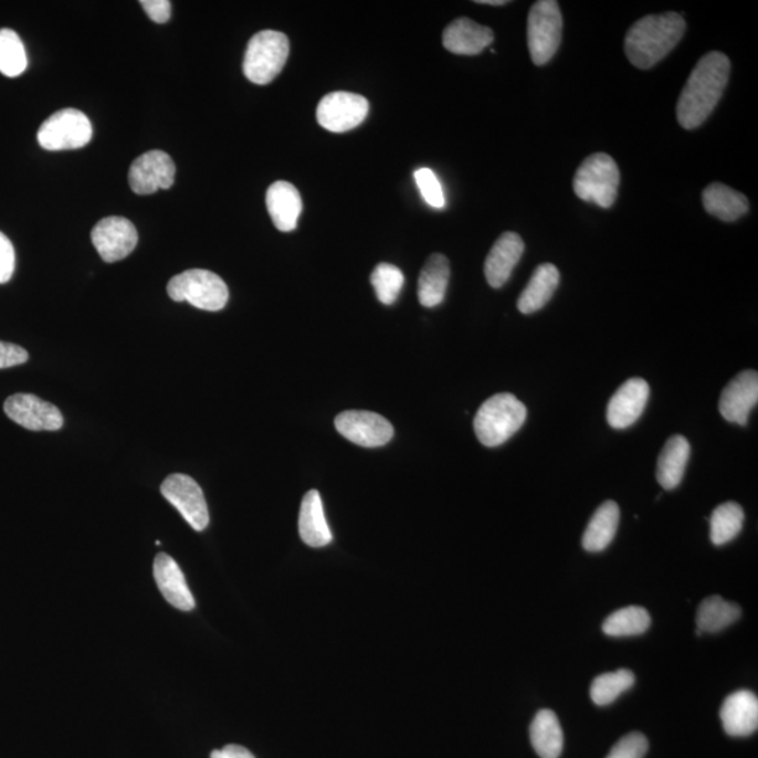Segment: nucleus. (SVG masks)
Segmentation results:
<instances>
[{"instance_id": "obj_21", "label": "nucleus", "mask_w": 758, "mask_h": 758, "mask_svg": "<svg viewBox=\"0 0 758 758\" xmlns=\"http://www.w3.org/2000/svg\"><path fill=\"white\" fill-rule=\"evenodd\" d=\"M266 204L274 227L282 232L294 231L303 212V199L288 181H275L269 187Z\"/></svg>"}, {"instance_id": "obj_4", "label": "nucleus", "mask_w": 758, "mask_h": 758, "mask_svg": "<svg viewBox=\"0 0 758 758\" xmlns=\"http://www.w3.org/2000/svg\"><path fill=\"white\" fill-rule=\"evenodd\" d=\"M289 55L287 35L280 31L264 30L249 41L243 74L256 85H267L282 74Z\"/></svg>"}, {"instance_id": "obj_17", "label": "nucleus", "mask_w": 758, "mask_h": 758, "mask_svg": "<svg viewBox=\"0 0 758 758\" xmlns=\"http://www.w3.org/2000/svg\"><path fill=\"white\" fill-rule=\"evenodd\" d=\"M523 253L524 241L517 233L505 232L497 239L485 262V275L491 287L501 288L508 282Z\"/></svg>"}, {"instance_id": "obj_23", "label": "nucleus", "mask_w": 758, "mask_h": 758, "mask_svg": "<svg viewBox=\"0 0 758 758\" xmlns=\"http://www.w3.org/2000/svg\"><path fill=\"white\" fill-rule=\"evenodd\" d=\"M689 453L688 440L684 435H673L664 444L657 461V482L664 491H673L682 484L685 469H687Z\"/></svg>"}, {"instance_id": "obj_2", "label": "nucleus", "mask_w": 758, "mask_h": 758, "mask_svg": "<svg viewBox=\"0 0 758 758\" xmlns=\"http://www.w3.org/2000/svg\"><path fill=\"white\" fill-rule=\"evenodd\" d=\"M685 20L677 13L645 15L628 30L625 54L633 66L651 70L683 39Z\"/></svg>"}, {"instance_id": "obj_38", "label": "nucleus", "mask_w": 758, "mask_h": 758, "mask_svg": "<svg viewBox=\"0 0 758 758\" xmlns=\"http://www.w3.org/2000/svg\"><path fill=\"white\" fill-rule=\"evenodd\" d=\"M29 360V352L13 343L0 341V370L22 366Z\"/></svg>"}, {"instance_id": "obj_29", "label": "nucleus", "mask_w": 758, "mask_h": 758, "mask_svg": "<svg viewBox=\"0 0 758 758\" xmlns=\"http://www.w3.org/2000/svg\"><path fill=\"white\" fill-rule=\"evenodd\" d=\"M741 617V609L735 602L722 599L720 596H713L701 602L697 611V633H716L724 631L725 628L735 624Z\"/></svg>"}, {"instance_id": "obj_35", "label": "nucleus", "mask_w": 758, "mask_h": 758, "mask_svg": "<svg viewBox=\"0 0 758 758\" xmlns=\"http://www.w3.org/2000/svg\"><path fill=\"white\" fill-rule=\"evenodd\" d=\"M414 180L422 193L423 200L433 209H443L445 197L438 176L432 169L422 168L414 171Z\"/></svg>"}, {"instance_id": "obj_14", "label": "nucleus", "mask_w": 758, "mask_h": 758, "mask_svg": "<svg viewBox=\"0 0 758 758\" xmlns=\"http://www.w3.org/2000/svg\"><path fill=\"white\" fill-rule=\"evenodd\" d=\"M92 242L103 261L116 263L133 253L138 243V232L127 218H103L93 228Z\"/></svg>"}, {"instance_id": "obj_31", "label": "nucleus", "mask_w": 758, "mask_h": 758, "mask_svg": "<svg viewBox=\"0 0 758 758\" xmlns=\"http://www.w3.org/2000/svg\"><path fill=\"white\" fill-rule=\"evenodd\" d=\"M652 618L648 610L642 607L630 606L621 609L607 617L602 631L606 635L622 638L636 636L646 632L651 627Z\"/></svg>"}, {"instance_id": "obj_8", "label": "nucleus", "mask_w": 758, "mask_h": 758, "mask_svg": "<svg viewBox=\"0 0 758 758\" xmlns=\"http://www.w3.org/2000/svg\"><path fill=\"white\" fill-rule=\"evenodd\" d=\"M93 135L90 118L75 108H65L45 119L38 139L46 150H67L86 147Z\"/></svg>"}, {"instance_id": "obj_6", "label": "nucleus", "mask_w": 758, "mask_h": 758, "mask_svg": "<svg viewBox=\"0 0 758 758\" xmlns=\"http://www.w3.org/2000/svg\"><path fill=\"white\" fill-rule=\"evenodd\" d=\"M620 179L615 160L607 154H594L576 171L573 190L580 200L610 209L617 200Z\"/></svg>"}, {"instance_id": "obj_10", "label": "nucleus", "mask_w": 758, "mask_h": 758, "mask_svg": "<svg viewBox=\"0 0 758 758\" xmlns=\"http://www.w3.org/2000/svg\"><path fill=\"white\" fill-rule=\"evenodd\" d=\"M160 492L171 506L178 508L185 520L196 531H202L209 527V506H207L204 493L193 477L183 474L170 475L160 486Z\"/></svg>"}, {"instance_id": "obj_11", "label": "nucleus", "mask_w": 758, "mask_h": 758, "mask_svg": "<svg viewBox=\"0 0 758 758\" xmlns=\"http://www.w3.org/2000/svg\"><path fill=\"white\" fill-rule=\"evenodd\" d=\"M335 425L343 438L367 449L386 445L393 438L392 424L367 410H347L336 418Z\"/></svg>"}, {"instance_id": "obj_28", "label": "nucleus", "mask_w": 758, "mask_h": 758, "mask_svg": "<svg viewBox=\"0 0 758 758\" xmlns=\"http://www.w3.org/2000/svg\"><path fill=\"white\" fill-rule=\"evenodd\" d=\"M531 745L541 758H559L564 750V731L558 716L549 709L539 710L529 728Z\"/></svg>"}, {"instance_id": "obj_13", "label": "nucleus", "mask_w": 758, "mask_h": 758, "mask_svg": "<svg viewBox=\"0 0 758 758\" xmlns=\"http://www.w3.org/2000/svg\"><path fill=\"white\" fill-rule=\"evenodd\" d=\"M173 159L164 150H149L134 160L128 181L135 194L148 196L158 190H168L175 183Z\"/></svg>"}, {"instance_id": "obj_39", "label": "nucleus", "mask_w": 758, "mask_h": 758, "mask_svg": "<svg viewBox=\"0 0 758 758\" xmlns=\"http://www.w3.org/2000/svg\"><path fill=\"white\" fill-rule=\"evenodd\" d=\"M141 7L155 23L164 24L170 19L171 3L169 0H143Z\"/></svg>"}, {"instance_id": "obj_37", "label": "nucleus", "mask_w": 758, "mask_h": 758, "mask_svg": "<svg viewBox=\"0 0 758 758\" xmlns=\"http://www.w3.org/2000/svg\"><path fill=\"white\" fill-rule=\"evenodd\" d=\"M15 252L10 239L0 232V284L8 283L14 273Z\"/></svg>"}, {"instance_id": "obj_27", "label": "nucleus", "mask_w": 758, "mask_h": 758, "mask_svg": "<svg viewBox=\"0 0 758 758\" xmlns=\"http://www.w3.org/2000/svg\"><path fill=\"white\" fill-rule=\"evenodd\" d=\"M620 524V507L615 502L607 501L597 508L583 534V548L588 552H601L615 538Z\"/></svg>"}, {"instance_id": "obj_20", "label": "nucleus", "mask_w": 758, "mask_h": 758, "mask_svg": "<svg viewBox=\"0 0 758 758\" xmlns=\"http://www.w3.org/2000/svg\"><path fill=\"white\" fill-rule=\"evenodd\" d=\"M154 576L160 593L175 609L191 611L196 607L193 594L186 583L180 566L169 555L159 554L154 562Z\"/></svg>"}, {"instance_id": "obj_19", "label": "nucleus", "mask_w": 758, "mask_h": 758, "mask_svg": "<svg viewBox=\"0 0 758 758\" xmlns=\"http://www.w3.org/2000/svg\"><path fill=\"white\" fill-rule=\"evenodd\" d=\"M495 40L492 29L481 25L469 18H460L446 25L443 45L456 55H477Z\"/></svg>"}, {"instance_id": "obj_7", "label": "nucleus", "mask_w": 758, "mask_h": 758, "mask_svg": "<svg viewBox=\"0 0 758 758\" xmlns=\"http://www.w3.org/2000/svg\"><path fill=\"white\" fill-rule=\"evenodd\" d=\"M564 19L559 3L555 0H539L529 10L527 44L534 64H548L562 41Z\"/></svg>"}, {"instance_id": "obj_9", "label": "nucleus", "mask_w": 758, "mask_h": 758, "mask_svg": "<svg viewBox=\"0 0 758 758\" xmlns=\"http://www.w3.org/2000/svg\"><path fill=\"white\" fill-rule=\"evenodd\" d=\"M370 112L365 96L349 92L329 93L319 102L316 118L330 133H347L360 126Z\"/></svg>"}, {"instance_id": "obj_22", "label": "nucleus", "mask_w": 758, "mask_h": 758, "mask_svg": "<svg viewBox=\"0 0 758 758\" xmlns=\"http://www.w3.org/2000/svg\"><path fill=\"white\" fill-rule=\"evenodd\" d=\"M299 536L313 548L326 547L331 543L329 524L326 522L324 503L318 491H309L299 508Z\"/></svg>"}, {"instance_id": "obj_36", "label": "nucleus", "mask_w": 758, "mask_h": 758, "mask_svg": "<svg viewBox=\"0 0 758 758\" xmlns=\"http://www.w3.org/2000/svg\"><path fill=\"white\" fill-rule=\"evenodd\" d=\"M649 750V741L645 736L633 731V734L622 737L612 747L610 755L606 758H643Z\"/></svg>"}, {"instance_id": "obj_12", "label": "nucleus", "mask_w": 758, "mask_h": 758, "mask_svg": "<svg viewBox=\"0 0 758 758\" xmlns=\"http://www.w3.org/2000/svg\"><path fill=\"white\" fill-rule=\"evenodd\" d=\"M3 409L14 423L31 432H56L64 425L60 409L35 394L15 393L7 399Z\"/></svg>"}, {"instance_id": "obj_1", "label": "nucleus", "mask_w": 758, "mask_h": 758, "mask_svg": "<svg viewBox=\"0 0 758 758\" xmlns=\"http://www.w3.org/2000/svg\"><path fill=\"white\" fill-rule=\"evenodd\" d=\"M730 61L713 51L694 67L677 103V119L685 129H695L706 122L728 86Z\"/></svg>"}, {"instance_id": "obj_40", "label": "nucleus", "mask_w": 758, "mask_h": 758, "mask_svg": "<svg viewBox=\"0 0 758 758\" xmlns=\"http://www.w3.org/2000/svg\"><path fill=\"white\" fill-rule=\"evenodd\" d=\"M211 758H254L251 751L245 747L238 745H230L223 747L222 750H214L211 752Z\"/></svg>"}, {"instance_id": "obj_33", "label": "nucleus", "mask_w": 758, "mask_h": 758, "mask_svg": "<svg viewBox=\"0 0 758 758\" xmlns=\"http://www.w3.org/2000/svg\"><path fill=\"white\" fill-rule=\"evenodd\" d=\"M28 65V53L19 34L10 29H0V74L20 76Z\"/></svg>"}, {"instance_id": "obj_18", "label": "nucleus", "mask_w": 758, "mask_h": 758, "mask_svg": "<svg viewBox=\"0 0 758 758\" xmlns=\"http://www.w3.org/2000/svg\"><path fill=\"white\" fill-rule=\"evenodd\" d=\"M720 720L726 734L746 737L758 728V698L756 694L740 689L730 694L720 708Z\"/></svg>"}, {"instance_id": "obj_26", "label": "nucleus", "mask_w": 758, "mask_h": 758, "mask_svg": "<svg viewBox=\"0 0 758 758\" xmlns=\"http://www.w3.org/2000/svg\"><path fill=\"white\" fill-rule=\"evenodd\" d=\"M704 209L720 221L734 222L749 212V201L729 186L713 183L703 193Z\"/></svg>"}, {"instance_id": "obj_25", "label": "nucleus", "mask_w": 758, "mask_h": 758, "mask_svg": "<svg viewBox=\"0 0 758 758\" xmlns=\"http://www.w3.org/2000/svg\"><path fill=\"white\" fill-rule=\"evenodd\" d=\"M450 282V262L443 254L434 253L425 262L419 277V301L425 308L443 303Z\"/></svg>"}, {"instance_id": "obj_24", "label": "nucleus", "mask_w": 758, "mask_h": 758, "mask_svg": "<svg viewBox=\"0 0 758 758\" xmlns=\"http://www.w3.org/2000/svg\"><path fill=\"white\" fill-rule=\"evenodd\" d=\"M559 270L550 263L539 264L518 298L517 308L524 315L538 313L554 297L559 285Z\"/></svg>"}, {"instance_id": "obj_34", "label": "nucleus", "mask_w": 758, "mask_h": 758, "mask_svg": "<svg viewBox=\"0 0 758 758\" xmlns=\"http://www.w3.org/2000/svg\"><path fill=\"white\" fill-rule=\"evenodd\" d=\"M404 275L401 269L389 263H379L371 274V284L379 303L392 305L401 294Z\"/></svg>"}, {"instance_id": "obj_3", "label": "nucleus", "mask_w": 758, "mask_h": 758, "mask_svg": "<svg viewBox=\"0 0 758 758\" xmlns=\"http://www.w3.org/2000/svg\"><path fill=\"white\" fill-rule=\"evenodd\" d=\"M527 419L526 404L512 393H497L477 410L474 429L485 446L505 444L523 428Z\"/></svg>"}, {"instance_id": "obj_5", "label": "nucleus", "mask_w": 758, "mask_h": 758, "mask_svg": "<svg viewBox=\"0 0 758 758\" xmlns=\"http://www.w3.org/2000/svg\"><path fill=\"white\" fill-rule=\"evenodd\" d=\"M169 297L176 303H189L196 308L217 313L230 299L225 282L209 270L193 269L175 275L168 284Z\"/></svg>"}, {"instance_id": "obj_15", "label": "nucleus", "mask_w": 758, "mask_h": 758, "mask_svg": "<svg viewBox=\"0 0 758 758\" xmlns=\"http://www.w3.org/2000/svg\"><path fill=\"white\" fill-rule=\"evenodd\" d=\"M758 402V373L747 370L731 379L719 399L722 418L729 423L746 425Z\"/></svg>"}, {"instance_id": "obj_41", "label": "nucleus", "mask_w": 758, "mask_h": 758, "mask_svg": "<svg viewBox=\"0 0 758 758\" xmlns=\"http://www.w3.org/2000/svg\"><path fill=\"white\" fill-rule=\"evenodd\" d=\"M476 3L480 4H492V7H503V4H507V0H477Z\"/></svg>"}, {"instance_id": "obj_16", "label": "nucleus", "mask_w": 758, "mask_h": 758, "mask_svg": "<svg viewBox=\"0 0 758 758\" xmlns=\"http://www.w3.org/2000/svg\"><path fill=\"white\" fill-rule=\"evenodd\" d=\"M651 388L645 379L631 378L617 389L607 407V422L612 429L631 428L645 410Z\"/></svg>"}, {"instance_id": "obj_32", "label": "nucleus", "mask_w": 758, "mask_h": 758, "mask_svg": "<svg viewBox=\"0 0 758 758\" xmlns=\"http://www.w3.org/2000/svg\"><path fill=\"white\" fill-rule=\"evenodd\" d=\"M635 684V676L631 670H617V672L604 673L596 677L591 684L590 695L593 703L599 706H607L628 692Z\"/></svg>"}, {"instance_id": "obj_30", "label": "nucleus", "mask_w": 758, "mask_h": 758, "mask_svg": "<svg viewBox=\"0 0 758 758\" xmlns=\"http://www.w3.org/2000/svg\"><path fill=\"white\" fill-rule=\"evenodd\" d=\"M745 512L737 503L726 502L715 508L713 516L709 518L710 524V541L716 547L725 545L739 536L741 528H744Z\"/></svg>"}]
</instances>
